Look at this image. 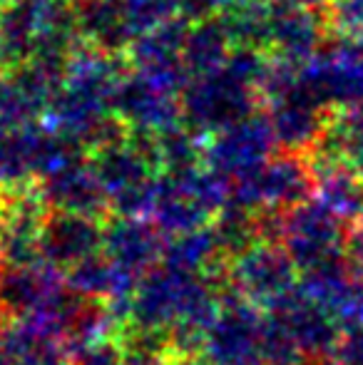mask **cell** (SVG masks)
Masks as SVG:
<instances>
[{"label":"cell","instance_id":"32","mask_svg":"<svg viewBox=\"0 0 363 365\" xmlns=\"http://www.w3.org/2000/svg\"><path fill=\"white\" fill-rule=\"evenodd\" d=\"M0 365H15L13 353H10V346H8V341H5L3 328H0Z\"/></svg>","mask_w":363,"mask_h":365},{"label":"cell","instance_id":"26","mask_svg":"<svg viewBox=\"0 0 363 365\" xmlns=\"http://www.w3.org/2000/svg\"><path fill=\"white\" fill-rule=\"evenodd\" d=\"M239 0H175L177 13L187 20H202L209 15H219L224 10H229L232 5H237Z\"/></svg>","mask_w":363,"mask_h":365},{"label":"cell","instance_id":"15","mask_svg":"<svg viewBox=\"0 0 363 365\" xmlns=\"http://www.w3.org/2000/svg\"><path fill=\"white\" fill-rule=\"evenodd\" d=\"M15 365H73L75 351L58 331L35 318L0 323Z\"/></svg>","mask_w":363,"mask_h":365},{"label":"cell","instance_id":"22","mask_svg":"<svg viewBox=\"0 0 363 365\" xmlns=\"http://www.w3.org/2000/svg\"><path fill=\"white\" fill-rule=\"evenodd\" d=\"M30 184L38 182L30 167L23 127H10L0 122V187L23 189Z\"/></svg>","mask_w":363,"mask_h":365},{"label":"cell","instance_id":"18","mask_svg":"<svg viewBox=\"0 0 363 365\" xmlns=\"http://www.w3.org/2000/svg\"><path fill=\"white\" fill-rule=\"evenodd\" d=\"M234 48L237 43H234L222 15L194 20L189 23L187 40H184V68H187L189 77L212 73L227 63Z\"/></svg>","mask_w":363,"mask_h":365},{"label":"cell","instance_id":"33","mask_svg":"<svg viewBox=\"0 0 363 365\" xmlns=\"http://www.w3.org/2000/svg\"><path fill=\"white\" fill-rule=\"evenodd\" d=\"M306 365H339L334 358H316V361H309Z\"/></svg>","mask_w":363,"mask_h":365},{"label":"cell","instance_id":"28","mask_svg":"<svg viewBox=\"0 0 363 365\" xmlns=\"http://www.w3.org/2000/svg\"><path fill=\"white\" fill-rule=\"evenodd\" d=\"M125 348H127L125 365H170V356L162 351H152V348L145 346H130V343H125Z\"/></svg>","mask_w":363,"mask_h":365},{"label":"cell","instance_id":"7","mask_svg":"<svg viewBox=\"0 0 363 365\" xmlns=\"http://www.w3.org/2000/svg\"><path fill=\"white\" fill-rule=\"evenodd\" d=\"M304 80L331 110L363 105V40L336 38L326 43L304 65Z\"/></svg>","mask_w":363,"mask_h":365},{"label":"cell","instance_id":"20","mask_svg":"<svg viewBox=\"0 0 363 365\" xmlns=\"http://www.w3.org/2000/svg\"><path fill=\"white\" fill-rule=\"evenodd\" d=\"M150 154L160 174H182L204 164V140L180 122L150 135Z\"/></svg>","mask_w":363,"mask_h":365},{"label":"cell","instance_id":"16","mask_svg":"<svg viewBox=\"0 0 363 365\" xmlns=\"http://www.w3.org/2000/svg\"><path fill=\"white\" fill-rule=\"evenodd\" d=\"M162 264L184 271V274L209 276V279L222 281L227 256H224L212 226H202V229L187 231V234L170 236L165 244Z\"/></svg>","mask_w":363,"mask_h":365},{"label":"cell","instance_id":"4","mask_svg":"<svg viewBox=\"0 0 363 365\" xmlns=\"http://www.w3.org/2000/svg\"><path fill=\"white\" fill-rule=\"evenodd\" d=\"M222 281L227 291L269 311L299 289L301 274L281 244L257 241L242 254L227 259Z\"/></svg>","mask_w":363,"mask_h":365},{"label":"cell","instance_id":"27","mask_svg":"<svg viewBox=\"0 0 363 365\" xmlns=\"http://www.w3.org/2000/svg\"><path fill=\"white\" fill-rule=\"evenodd\" d=\"M334 361L339 365H363V323L341 336L334 351Z\"/></svg>","mask_w":363,"mask_h":365},{"label":"cell","instance_id":"3","mask_svg":"<svg viewBox=\"0 0 363 365\" xmlns=\"http://www.w3.org/2000/svg\"><path fill=\"white\" fill-rule=\"evenodd\" d=\"M351 231L354 224L341 219L319 199H309L284 214L281 246L291 256L299 274H309L351 254Z\"/></svg>","mask_w":363,"mask_h":365},{"label":"cell","instance_id":"29","mask_svg":"<svg viewBox=\"0 0 363 365\" xmlns=\"http://www.w3.org/2000/svg\"><path fill=\"white\" fill-rule=\"evenodd\" d=\"M351 254L363 261V214L354 221V231H351Z\"/></svg>","mask_w":363,"mask_h":365},{"label":"cell","instance_id":"2","mask_svg":"<svg viewBox=\"0 0 363 365\" xmlns=\"http://www.w3.org/2000/svg\"><path fill=\"white\" fill-rule=\"evenodd\" d=\"M314 194L316 172L309 154L279 149L269 162L232 184L229 202L252 209V212H262V209L289 212L314 199Z\"/></svg>","mask_w":363,"mask_h":365},{"label":"cell","instance_id":"13","mask_svg":"<svg viewBox=\"0 0 363 365\" xmlns=\"http://www.w3.org/2000/svg\"><path fill=\"white\" fill-rule=\"evenodd\" d=\"M102 236H105V219L53 212L43 229L40 254H43V261L65 274L75 264L100 254Z\"/></svg>","mask_w":363,"mask_h":365},{"label":"cell","instance_id":"19","mask_svg":"<svg viewBox=\"0 0 363 365\" xmlns=\"http://www.w3.org/2000/svg\"><path fill=\"white\" fill-rule=\"evenodd\" d=\"M316 172V194L321 204L354 224L363 214V177L344 162H311Z\"/></svg>","mask_w":363,"mask_h":365},{"label":"cell","instance_id":"25","mask_svg":"<svg viewBox=\"0 0 363 365\" xmlns=\"http://www.w3.org/2000/svg\"><path fill=\"white\" fill-rule=\"evenodd\" d=\"M127 348L122 338H107V341L92 343L75 351L73 365H125Z\"/></svg>","mask_w":363,"mask_h":365},{"label":"cell","instance_id":"9","mask_svg":"<svg viewBox=\"0 0 363 365\" xmlns=\"http://www.w3.org/2000/svg\"><path fill=\"white\" fill-rule=\"evenodd\" d=\"M326 13L294 5L289 0H272L267 30V53L294 65H306L329 43Z\"/></svg>","mask_w":363,"mask_h":365},{"label":"cell","instance_id":"14","mask_svg":"<svg viewBox=\"0 0 363 365\" xmlns=\"http://www.w3.org/2000/svg\"><path fill=\"white\" fill-rule=\"evenodd\" d=\"M75 18L83 45L97 48L102 53L127 55L135 43L125 0H78Z\"/></svg>","mask_w":363,"mask_h":365},{"label":"cell","instance_id":"11","mask_svg":"<svg viewBox=\"0 0 363 365\" xmlns=\"http://www.w3.org/2000/svg\"><path fill=\"white\" fill-rule=\"evenodd\" d=\"M38 189L53 212L83 214V217L95 219L110 217V202L90 162V154L50 172L38 182Z\"/></svg>","mask_w":363,"mask_h":365},{"label":"cell","instance_id":"5","mask_svg":"<svg viewBox=\"0 0 363 365\" xmlns=\"http://www.w3.org/2000/svg\"><path fill=\"white\" fill-rule=\"evenodd\" d=\"M276 152L279 145L262 107L247 120L217 132L204 142V167L219 174L224 182L234 184L269 162Z\"/></svg>","mask_w":363,"mask_h":365},{"label":"cell","instance_id":"1","mask_svg":"<svg viewBox=\"0 0 363 365\" xmlns=\"http://www.w3.org/2000/svg\"><path fill=\"white\" fill-rule=\"evenodd\" d=\"M180 100L182 122L204 142L262 110V95L257 87L224 65L212 73L189 77Z\"/></svg>","mask_w":363,"mask_h":365},{"label":"cell","instance_id":"31","mask_svg":"<svg viewBox=\"0 0 363 365\" xmlns=\"http://www.w3.org/2000/svg\"><path fill=\"white\" fill-rule=\"evenodd\" d=\"M294 5H301V8H309V10H319V13H326V8L331 5V0H289Z\"/></svg>","mask_w":363,"mask_h":365},{"label":"cell","instance_id":"10","mask_svg":"<svg viewBox=\"0 0 363 365\" xmlns=\"http://www.w3.org/2000/svg\"><path fill=\"white\" fill-rule=\"evenodd\" d=\"M167 236L147 217H110L105 219L102 254L127 274L142 276L162 264Z\"/></svg>","mask_w":363,"mask_h":365},{"label":"cell","instance_id":"12","mask_svg":"<svg viewBox=\"0 0 363 365\" xmlns=\"http://www.w3.org/2000/svg\"><path fill=\"white\" fill-rule=\"evenodd\" d=\"M269 313H274L284 323L286 331L294 336V341L299 343V348L309 361L334 358V351L344 331L319 301H314L301 289H296L284 301L276 303L274 308H269Z\"/></svg>","mask_w":363,"mask_h":365},{"label":"cell","instance_id":"24","mask_svg":"<svg viewBox=\"0 0 363 365\" xmlns=\"http://www.w3.org/2000/svg\"><path fill=\"white\" fill-rule=\"evenodd\" d=\"M326 20L334 38L363 40V0H331Z\"/></svg>","mask_w":363,"mask_h":365},{"label":"cell","instance_id":"30","mask_svg":"<svg viewBox=\"0 0 363 365\" xmlns=\"http://www.w3.org/2000/svg\"><path fill=\"white\" fill-rule=\"evenodd\" d=\"M170 365H212L207 361L204 353H197V356H177L170 358Z\"/></svg>","mask_w":363,"mask_h":365},{"label":"cell","instance_id":"17","mask_svg":"<svg viewBox=\"0 0 363 365\" xmlns=\"http://www.w3.org/2000/svg\"><path fill=\"white\" fill-rule=\"evenodd\" d=\"M311 162H344L363 177V105L334 110L319 145L309 152Z\"/></svg>","mask_w":363,"mask_h":365},{"label":"cell","instance_id":"34","mask_svg":"<svg viewBox=\"0 0 363 365\" xmlns=\"http://www.w3.org/2000/svg\"><path fill=\"white\" fill-rule=\"evenodd\" d=\"M0 43H3V5H0Z\"/></svg>","mask_w":363,"mask_h":365},{"label":"cell","instance_id":"21","mask_svg":"<svg viewBox=\"0 0 363 365\" xmlns=\"http://www.w3.org/2000/svg\"><path fill=\"white\" fill-rule=\"evenodd\" d=\"M209 226H212V231L217 234V241L227 259L242 254L244 249H249L252 244L262 241L259 239L257 212H252V209H247V207H239V204L229 202V199H227V204L214 214Z\"/></svg>","mask_w":363,"mask_h":365},{"label":"cell","instance_id":"6","mask_svg":"<svg viewBox=\"0 0 363 365\" xmlns=\"http://www.w3.org/2000/svg\"><path fill=\"white\" fill-rule=\"evenodd\" d=\"M267 311L224 289L222 308L204 341L212 365H264L262 333Z\"/></svg>","mask_w":363,"mask_h":365},{"label":"cell","instance_id":"23","mask_svg":"<svg viewBox=\"0 0 363 365\" xmlns=\"http://www.w3.org/2000/svg\"><path fill=\"white\" fill-rule=\"evenodd\" d=\"M262 356L264 365H306L309 358L299 348L286 326L267 311L264 316V333H262Z\"/></svg>","mask_w":363,"mask_h":365},{"label":"cell","instance_id":"8","mask_svg":"<svg viewBox=\"0 0 363 365\" xmlns=\"http://www.w3.org/2000/svg\"><path fill=\"white\" fill-rule=\"evenodd\" d=\"M112 112L130 132L157 135L182 122L180 92L130 68L112 100Z\"/></svg>","mask_w":363,"mask_h":365},{"label":"cell","instance_id":"35","mask_svg":"<svg viewBox=\"0 0 363 365\" xmlns=\"http://www.w3.org/2000/svg\"><path fill=\"white\" fill-rule=\"evenodd\" d=\"M3 204H5V189L0 187V212H3Z\"/></svg>","mask_w":363,"mask_h":365}]
</instances>
